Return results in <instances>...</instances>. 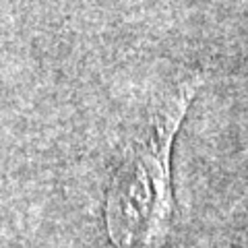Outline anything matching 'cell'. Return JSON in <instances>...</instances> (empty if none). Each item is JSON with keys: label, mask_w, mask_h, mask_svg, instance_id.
Returning a JSON list of instances; mask_svg holds the SVG:
<instances>
[{"label": "cell", "mask_w": 248, "mask_h": 248, "mask_svg": "<svg viewBox=\"0 0 248 248\" xmlns=\"http://www.w3.org/2000/svg\"><path fill=\"white\" fill-rule=\"evenodd\" d=\"M203 83L190 75L161 95L139 133L124 145L106 195V226L114 248H161L174 223L172 145Z\"/></svg>", "instance_id": "6da1fadb"}]
</instances>
